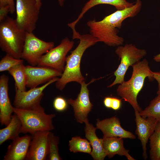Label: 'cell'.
Segmentation results:
<instances>
[{
	"mask_svg": "<svg viewBox=\"0 0 160 160\" xmlns=\"http://www.w3.org/2000/svg\"><path fill=\"white\" fill-rule=\"evenodd\" d=\"M142 6L140 0H137L132 6L117 10L105 16L101 20H90L87 22L90 34L99 42H102L110 47L121 45L124 40L119 36V29L121 28L122 22L125 19L136 16Z\"/></svg>",
	"mask_w": 160,
	"mask_h": 160,
	"instance_id": "1",
	"label": "cell"
},
{
	"mask_svg": "<svg viewBox=\"0 0 160 160\" xmlns=\"http://www.w3.org/2000/svg\"><path fill=\"white\" fill-rule=\"evenodd\" d=\"M77 39L79 40V43L71 54L67 56L64 70L60 78L56 82V87L60 91L69 82H76L81 84L84 81L80 70L81 59L87 48L99 42L90 34H80Z\"/></svg>",
	"mask_w": 160,
	"mask_h": 160,
	"instance_id": "2",
	"label": "cell"
},
{
	"mask_svg": "<svg viewBox=\"0 0 160 160\" xmlns=\"http://www.w3.org/2000/svg\"><path fill=\"white\" fill-rule=\"evenodd\" d=\"M132 67L133 71L131 78L120 84L116 92L118 95L131 105L135 111L140 112L142 110L138 104L137 97L143 87L145 79L147 77L151 81L154 79L153 72L146 59L137 62Z\"/></svg>",
	"mask_w": 160,
	"mask_h": 160,
	"instance_id": "3",
	"label": "cell"
},
{
	"mask_svg": "<svg viewBox=\"0 0 160 160\" xmlns=\"http://www.w3.org/2000/svg\"><path fill=\"white\" fill-rule=\"evenodd\" d=\"M0 23L1 50L15 58H21L26 32L17 25L15 19L8 16Z\"/></svg>",
	"mask_w": 160,
	"mask_h": 160,
	"instance_id": "4",
	"label": "cell"
},
{
	"mask_svg": "<svg viewBox=\"0 0 160 160\" xmlns=\"http://www.w3.org/2000/svg\"><path fill=\"white\" fill-rule=\"evenodd\" d=\"M13 111L21 122L20 133H29L32 135L38 131H50L54 129L52 120L55 114L46 113L42 107L36 109H24L14 107Z\"/></svg>",
	"mask_w": 160,
	"mask_h": 160,
	"instance_id": "5",
	"label": "cell"
},
{
	"mask_svg": "<svg viewBox=\"0 0 160 160\" xmlns=\"http://www.w3.org/2000/svg\"><path fill=\"white\" fill-rule=\"evenodd\" d=\"M115 52L121 61L117 68L114 72L115 79L108 87H111L123 82L125 74L129 67L140 61L147 54L145 49H138L132 44L118 46Z\"/></svg>",
	"mask_w": 160,
	"mask_h": 160,
	"instance_id": "6",
	"label": "cell"
},
{
	"mask_svg": "<svg viewBox=\"0 0 160 160\" xmlns=\"http://www.w3.org/2000/svg\"><path fill=\"white\" fill-rule=\"evenodd\" d=\"M17 25L28 32L35 30L41 7L35 0H16L15 6Z\"/></svg>",
	"mask_w": 160,
	"mask_h": 160,
	"instance_id": "7",
	"label": "cell"
},
{
	"mask_svg": "<svg viewBox=\"0 0 160 160\" xmlns=\"http://www.w3.org/2000/svg\"><path fill=\"white\" fill-rule=\"evenodd\" d=\"M74 43L68 38L63 39L58 46L52 48L42 56L37 65L50 68L63 73L66 55L73 47Z\"/></svg>",
	"mask_w": 160,
	"mask_h": 160,
	"instance_id": "8",
	"label": "cell"
},
{
	"mask_svg": "<svg viewBox=\"0 0 160 160\" xmlns=\"http://www.w3.org/2000/svg\"><path fill=\"white\" fill-rule=\"evenodd\" d=\"M54 45L53 42L44 41L37 37L33 32H26L21 58L31 65H37L42 56Z\"/></svg>",
	"mask_w": 160,
	"mask_h": 160,
	"instance_id": "9",
	"label": "cell"
},
{
	"mask_svg": "<svg viewBox=\"0 0 160 160\" xmlns=\"http://www.w3.org/2000/svg\"><path fill=\"white\" fill-rule=\"evenodd\" d=\"M59 79L58 77L54 78L41 87L30 88L27 91H21L15 89L13 102L15 107L27 109H36L41 108L40 102L44 96L43 91Z\"/></svg>",
	"mask_w": 160,
	"mask_h": 160,
	"instance_id": "10",
	"label": "cell"
},
{
	"mask_svg": "<svg viewBox=\"0 0 160 160\" xmlns=\"http://www.w3.org/2000/svg\"><path fill=\"white\" fill-rule=\"evenodd\" d=\"M96 80L92 79L87 84L86 83L85 81L83 82L80 84V91L76 98L75 100L69 98L67 100L68 104L73 107L74 117L79 123L82 124L88 120V114L92 109L93 105L90 100L87 86Z\"/></svg>",
	"mask_w": 160,
	"mask_h": 160,
	"instance_id": "11",
	"label": "cell"
},
{
	"mask_svg": "<svg viewBox=\"0 0 160 160\" xmlns=\"http://www.w3.org/2000/svg\"><path fill=\"white\" fill-rule=\"evenodd\" d=\"M26 87L30 88L45 84L54 78L61 76L62 73L55 69L46 67L25 66Z\"/></svg>",
	"mask_w": 160,
	"mask_h": 160,
	"instance_id": "12",
	"label": "cell"
},
{
	"mask_svg": "<svg viewBox=\"0 0 160 160\" xmlns=\"http://www.w3.org/2000/svg\"><path fill=\"white\" fill-rule=\"evenodd\" d=\"M135 111L136 125L135 134L141 143L143 151V157L145 160L147 158V144L150 137L154 132L158 121L152 117L143 118L140 115L138 111Z\"/></svg>",
	"mask_w": 160,
	"mask_h": 160,
	"instance_id": "13",
	"label": "cell"
},
{
	"mask_svg": "<svg viewBox=\"0 0 160 160\" xmlns=\"http://www.w3.org/2000/svg\"><path fill=\"white\" fill-rule=\"evenodd\" d=\"M50 131L37 132L32 135L26 160H45L48 156V136Z\"/></svg>",
	"mask_w": 160,
	"mask_h": 160,
	"instance_id": "14",
	"label": "cell"
},
{
	"mask_svg": "<svg viewBox=\"0 0 160 160\" xmlns=\"http://www.w3.org/2000/svg\"><path fill=\"white\" fill-rule=\"evenodd\" d=\"M96 128L102 132L103 138L118 137L134 139L136 136L132 132L124 129L121 126L119 119L116 116L100 120L97 119Z\"/></svg>",
	"mask_w": 160,
	"mask_h": 160,
	"instance_id": "15",
	"label": "cell"
},
{
	"mask_svg": "<svg viewBox=\"0 0 160 160\" xmlns=\"http://www.w3.org/2000/svg\"><path fill=\"white\" fill-rule=\"evenodd\" d=\"M8 77L2 75L0 77V121L1 125L7 126L11 118L13 107L9 97Z\"/></svg>",
	"mask_w": 160,
	"mask_h": 160,
	"instance_id": "16",
	"label": "cell"
},
{
	"mask_svg": "<svg viewBox=\"0 0 160 160\" xmlns=\"http://www.w3.org/2000/svg\"><path fill=\"white\" fill-rule=\"evenodd\" d=\"M32 137L26 135L13 140L8 146L4 160L26 159Z\"/></svg>",
	"mask_w": 160,
	"mask_h": 160,
	"instance_id": "17",
	"label": "cell"
},
{
	"mask_svg": "<svg viewBox=\"0 0 160 160\" xmlns=\"http://www.w3.org/2000/svg\"><path fill=\"white\" fill-rule=\"evenodd\" d=\"M84 123L85 137L92 147L90 155L94 160H103L107 155L103 147V138L97 137L95 133L97 128L89 123V120Z\"/></svg>",
	"mask_w": 160,
	"mask_h": 160,
	"instance_id": "18",
	"label": "cell"
},
{
	"mask_svg": "<svg viewBox=\"0 0 160 160\" xmlns=\"http://www.w3.org/2000/svg\"><path fill=\"white\" fill-rule=\"evenodd\" d=\"M100 4H108L114 6L117 10H120L131 7L134 3H130L126 0H89L84 5L77 19L73 22L69 23L68 25L73 31H75V26L83 17L84 15L93 7Z\"/></svg>",
	"mask_w": 160,
	"mask_h": 160,
	"instance_id": "19",
	"label": "cell"
},
{
	"mask_svg": "<svg viewBox=\"0 0 160 160\" xmlns=\"http://www.w3.org/2000/svg\"><path fill=\"white\" fill-rule=\"evenodd\" d=\"M103 145L107 156L108 158L113 157L117 154L124 156L128 160H135L129 153V150L126 149L124 145L123 138L118 137L103 138Z\"/></svg>",
	"mask_w": 160,
	"mask_h": 160,
	"instance_id": "20",
	"label": "cell"
},
{
	"mask_svg": "<svg viewBox=\"0 0 160 160\" xmlns=\"http://www.w3.org/2000/svg\"><path fill=\"white\" fill-rule=\"evenodd\" d=\"M21 126L20 119L14 113L6 127L0 130V145L7 140H14L19 137Z\"/></svg>",
	"mask_w": 160,
	"mask_h": 160,
	"instance_id": "21",
	"label": "cell"
},
{
	"mask_svg": "<svg viewBox=\"0 0 160 160\" xmlns=\"http://www.w3.org/2000/svg\"><path fill=\"white\" fill-rule=\"evenodd\" d=\"M25 67L22 63L14 66L8 71L14 79L15 89L21 91H26L27 77Z\"/></svg>",
	"mask_w": 160,
	"mask_h": 160,
	"instance_id": "22",
	"label": "cell"
},
{
	"mask_svg": "<svg viewBox=\"0 0 160 160\" xmlns=\"http://www.w3.org/2000/svg\"><path fill=\"white\" fill-rule=\"evenodd\" d=\"M150 156L151 160L160 159V121H158L155 129L149 138Z\"/></svg>",
	"mask_w": 160,
	"mask_h": 160,
	"instance_id": "23",
	"label": "cell"
},
{
	"mask_svg": "<svg viewBox=\"0 0 160 160\" xmlns=\"http://www.w3.org/2000/svg\"><path fill=\"white\" fill-rule=\"evenodd\" d=\"M69 146L70 151L74 153L79 152L90 154L92 151L89 142L80 136L72 137L69 141Z\"/></svg>",
	"mask_w": 160,
	"mask_h": 160,
	"instance_id": "24",
	"label": "cell"
},
{
	"mask_svg": "<svg viewBox=\"0 0 160 160\" xmlns=\"http://www.w3.org/2000/svg\"><path fill=\"white\" fill-rule=\"evenodd\" d=\"M143 118L152 117L160 121V96L157 95L150 102L149 105L139 112Z\"/></svg>",
	"mask_w": 160,
	"mask_h": 160,
	"instance_id": "25",
	"label": "cell"
},
{
	"mask_svg": "<svg viewBox=\"0 0 160 160\" xmlns=\"http://www.w3.org/2000/svg\"><path fill=\"white\" fill-rule=\"evenodd\" d=\"M59 138L49 132L48 136V159L49 160H60L58 152V145Z\"/></svg>",
	"mask_w": 160,
	"mask_h": 160,
	"instance_id": "26",
	"label": "cell"
},
{
	"mask_svg": "<svg viewBox=\"0 0 160 160\" xmlns=\"http://www.w3.org/2000/svg\"><path fill=\"white\" fill-rule=\"evenodd\" d=\"M23 63V60L13 57L6 54L0 61V71L1 72L8 70L14 66Z\"/></svg>",
	"mask_w": 160,
	"mask_h": 160,
	"instance_id": "27",
	"label": "cell"
},
{
	"mask_svg": "<svg viewBox=\"0 0 160 160\" xmlns=\"http://www.w3.org/2000/svg\"><path fill=\"white\" fill-rule=\"evenodd\" d=\"M103 103L104 106L115 111L119 110L122 105L121 99L115 97H106L104 98Z\"/></svg>",
	"mask_w": 160,
	"mask_h": 160,
	"instance_id": "28",
	"label": "cell"
},
{
	"mask_svg": "<svg viewBox=\"0 0 160 160\" xmlns=\"http://www.w3.org/2000/svg\"><path fill=\"white\" fill-rule=\"evenodd\" d=\"M68 103L64 97L58 96L54 100L53 102L54 108L57 111L62 112L67 109Z\"/></svg>",
	"mask_w": 160,
	"mask_h": 160,
	"instance_id": "29",
	"label": "cell"
},
{
	"mask_svg": "<svg viewBox=\"0 0 160 160\" xmlns=\"http://www.w3.org/2000/svg\"><path fill=\"white\" fill-rule=\"evenodd\" d=\"M5 6L9 7L10 13H14L15 11L14 0H0V7Z\"/></svg>",
	"mask_w": 160,
	"mask_h": 160,
	"instance_id": "30",
	"label": "cell"
},
{
	"mask_svg": "<svg viewBox=\"0 0 160 160\" xmlns=\"http://www.w3.org/2000/svg\"><path fill=\"white\" fill-rule=\"evenodd\" d=\"M9 12H10V10L8 6L0 7V22H2L7 16V14Z\"/></svg>",
	"mask_w": 160,
	"mask_h": 160,
	"instance_id": "31",
	"label": "cell"
},
{
	"mask_svg": "<svg viewBox=\"0 0 160 160\" xmlns=\"http://www.w3.org/2000/svg\"><path fill=\"white\" fill-rule=\"evenodd\" d=\"M153 76L158 83V90L157 92V95L160 96V72H153Z\"/></svg>",
	"mask_w": 160,
	"mask_h": 160,
	"instance_id": "32",
	"label": "cell"
},
{
	"mask_svg": "<svg viewBox=\"0 0 160 160\" xmlns=\"http://www.w3.org/2000/svg\"><path fill=\"white\" fill-rule=\"evenodd\" d=\"M153 59L156 62H160V53L154 56Z\"/></svg>",
	"mask_w": 160,
	"mask_h": 160,
	"instance_id": "33",
	"label": "cell"
},
{
	"mask_svg": "<svg viewBox=\"0 0 160 160\" xmlns=\"http://www.w3.org/2000/svg\"><path fill=\"white\" fill-rule=\"evenodd\" d=\"M60 6L63 5L65 0H57Z\"/></svg>",
	"mask_w": 160,
	"mask_h": 160,
	"instance_id": "34",
	"label": "cell"
},
{
	"mask_svg": "<svg viewBox=\"0 0 160 160\" xmlns=\"http://www.w3.org/2000/svg\"><path fill=\"white\" fill-rule=\"evenodd\" d=\"M38 4V5L40 7H41L42 6V3L41 1V0H35Z\"/></svg>",
	"mask_w": 160,
	"mask_h": 160,
	"instance_id": "35",
	"label": "cell"
},
{
	"mask_svg": "<svg viewBox=\"0 0 160 160\" xmlns=\"http://www.w3.org/2000/svg\"></svg>",
	"mask_w": 160,
	"mask_h": 160,
	"instance_id": "36",
	"label": "cell"
},
{
	"mask_svg": "<svg viewBox=\"0 0 160 160\" xmlns=\"http://www.w3.org/2000/svg\"></svg>",
	"mask_w": 160,
	"mask_h": 160,
	"instance_id": "37",
	"label": "cell"
}]
</instances>
